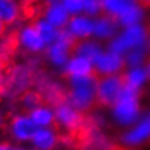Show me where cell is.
Masks as SVG:
<instances>
[{"label": "cell", "instance_id": "1", "mask_svg": "<svg viewBox=\"0 0 150 150\" xmlns=\"http://www.w3.org/2000/svg\"><path fill=\"white\" fill-rule=\"evenodd\" d=\"M69 84L66 92V103L80 113L89 112L97 107L96 91L98 78L96 75L65 78Z\"/></svg>", "mask_w": 150, "mask_h": 150}, {"label": "cell", "instance_id": "2", "mask_svg": "<svg viewBox=\"0 0 150 150\" xmlns=\"http://www.w3.org/2000/svg\"><path fill=\"white\" fill-rule=\"evenodd\" d=\"M116 120L122 125L132 123L139 116L140 106H139L137 89L125 85L120 93L115 106L112 107Z\"/></svg>", "mask_w": 150, "mask_h": 150}, {"label": "cell", "instance_id": "3", "mask_svg": "<svg viewBox=\"0 0 150 150\" xmlns=\"http://www.w3.org/2000/svg\"><path fill=\"white\" fill-rule=\"evenodd\" d=\"M126 85L125 73L98 79L96 91L97 107H113L120 93Z\"/></svg>", "mask_w": 150, "mask_h": 150}, {"label": "cell", "instance_id": "4", "mask_svg": "<svg viewBox=\"0 0 150 150\" xmlns=\"http://www.w3.org/2000/svg\"><path fill=\"white\" fill-rule=\"evenodd\" d=\"M126 67L127 61L125 60V57L112 51L102 52L93 61V70H94V74L98 79L123 74Z\"/></svg>", "mask_w": 150, "mask_h": 150}, {"label": "cell", "instance_id": "5", "mask_svg": "<svg viewBox=\"0 0 150 150\" xmlns=\"http://www.w3.org/2000/svg\"><path fill=\"white\" fill-rule=\"evenodd\" d=\"M3 130H5L14 140L17 141H27L31 140L37 132V126L28 116L16 115L10 116L4 123Z\"/></svg>", "mask_w": 150, "mask_h": 150}, {"label": "cell", "instance_id": "6", "mask_svg": "<svg viewBox=\"0 0 150 150\" xmlns=\"http://www.w3.org/2000/svg\"><path fill=\"white\" fill-rule=\"evenodd\" d=\"M19 43L21 54L23 50L29 52V54L31 52H41L46 46L33 23H29L28 25L19 29Z\"/></svg>", "mask_w": 150, "mask_h": 150}, {"label": "cell", "instance_id": "7", "mask_svg": "<svg viewBox=\"0 0 150 150\" xmlns=\"http://www.w3.org/2000/svg\"><path fill=\"white\" fill-rule=\"evenodd\" d=\"M93 28H94V22L92 21V18L85 16L71 17L66 25L67 31L79 41L88 40L91 36H93Z\"/></svg>", "mask_w": 150, "mask_h": 150}, {"label": "cell", "instance_id": "8", "mask_svg": "<svg viewBox=\"0 0 150 150\" xmlns=\"http://www.w3.org/2000/svg\"><path fill=\"white\" fill-rule=\"evenodd\" d=\"M135 5H139L137 0H100V6H102L100 17L111 18L116 22L121 14Z\"/></svg>", "mask_w": 150, "mask_h": 150}, {"label": "cell", "instance_id": "9", "mask_svg": "<svg viewBox=\"0 0 150 150\" xmlns=\"http://www.w3.org/2000/svg\"><path fill=\"white\" fill-rule=\"evenodd\" d=\"M150 139V115H146L132 130L126 132L122 141L127 145H137Z\"/></svg>", "mask_w": 150, "mask_h": 150}, {"label": "cell", "instance_id": "10", "mask_svg": "<svg viewBox=\"0 0 150 150\" xmlns=\"http://www.w3.org/2000/svg\"><path fill=\"white\" fill-rule=\"evenodd\" d=\"M87 75H96L93 70V64L83 57H71L67 65L64 69L62 76H87Z\"/></svg>", "mask_w": 150, "mask_h": 150}, {"label": "cell", "instance_id": "11", "mask_svg": "<svg viewBox=\"0 0 150 150\" xmlns=\"http://www.w3.org/2000/svg\"><path fill=\"white\" fill-rule=\"evenodd\" d=\"M43 16L46 17V21L52 27L56 29L65 28L70 21V14L64 8L62 4H54V5H46Z\"/></svg>", "mask_w": 150, "mask_h": 150}, {"label": "cell", "instance_id": "12", "mask_svg": "<svg viewBox=\"0 0 150 150\" xmlns=\"http://www.w3.org/2000/svg\"><path fill=\"white\" fill-rule=\"evenodd\" d=\"M32 140L36 150H55L59 144V135L52 129H40Z\"/></svg>", "mask_w": 150, "mask_h": 150}, {"label": "cell", "instance_id": "13", "mask_svg": "<svg viewBox=\"0 0 150 150\" xmlns=\"http://www.w3.org/2000/svg\"><path fill=\"white\" fill-rule=\"evenodd\" d=\"M100 46L94 41H89V40H83V41H78L76 45L74 47L73 51V57H83L89 60L92 64L93 61L102 54Z\"/></svg>", "mask_w": 150, "mask_h": 150}, {"label": "cell", "instance_id": "14", "mask_svg": "<svg viewBox=\"0 0 150 150\" xmlns=\"http://www.w3.org/2000/svg\"><path fill=\"white\" fill-rule=\"evenodd\" d=\"M0 19L8 28L21 22V8L16 0H0Z\"/></svg>", "mask_w": 150, "mask_h": 150}, {"label": "cell", "instance_id": "15", "mask_svg": "<svg viewBox=\"0 0 150 150\" xmlns=\"http://www.w3.org/2000/svg\"><path fill=\"white\" fill-rule=\"evenodd\" d=\"M94 22V28H93V36L99 40H106L113 36L116 29L118 28L117 23L107 17H98L96 18Z\"/></svg>", "mask_w": 150, "mask_h": 150}, {"label": "cell", "instance_id": "16", "mask_svg": "<svg viewBox=\"0 0 150 150\" xmlns=\"http://www.w3.org/2000/svg\"><path fill=\"white\" fill-rule=\"evenodd\" d=\"M144 12L145 10L140 5H135L129 10H126L123 14H121L117 18L116 23H117L118 27H122V28H130V27H134V25H137L140 24L142 17H144Z\"/></svg>", "mask_w": 150, "mask_h": 150}, {"label": "cell", "instance_id": "17", "mask_svg": "<svg viewBox=\"0 0 150 150\" xmlns=\"http://www.w3.org/2000/svg\"><path fill=\"white\" fill-rule=\"evenodd\" d=\"M29 118L35 122L36 126H43V127L50 126L51 129H54L55 126V115L52 113L51 108L46 106L38 107L37 110L32 111L29 113Z\"/></svg>", "mask_w": 150, "mask_h": 150}, {"label": "cell", "instance_id": "18", "mask_svg": "<svg viewBox=\"0 0 150 150\" xmlns=\"http://www.w3.org/2000/svg\"><path fill=\"white\" fill-rule=\"evenodd\" d=\"M36 25L37 31H38L41 38L43 40L45 45H51L56 42L57 40V36H59V29H56L55 27L48 23L46 19H38L37 22L33 23Z\"/></svg>", "mask_w": 150, "mask_h": 150}, {"label": "cell", "instance_id": "19", "mask_svg": "<svg viewBox=\"0 0 150 150\" xmlns=\"http://www.w3.org/2000/svg\"><path fill=\"white\" fill-rule=\"evenodd\" d=\"M83 13L88 18H98L102 16L100 0H83Z\"/></svg>", "mask_w": 150, "mask_h": 150}, {"label": "cell", "instance_id": "20", "mask_svg": "<svg viewBox=\"0 0 150 150\" xmlns=\"http://www.w3.org/2000/svg\"><path fill=\"white\" fill-rule=\"evenodd\" d=\"M61 4L71 17L79 16L83 12V0H62Z\"/></svg>", "mask_w": 150, "mask_h": 150}, {"label": "cell", "instance_id": "21", "mask_svg": "<svg viewBox=\"0 0 150 150\" xmlns=\"http://www.w3.org/2000/svg\"><path fill=\"white\" fill-rule=\"evenodd\" d=\"M137 4L144 10L150 9V0H137Z\"/></svg>", "mask_w": 150, "mask_h": 150}, {"label": "cell", "instance_id": "22", "mask_svg": "<svg viewBox=\"0 0 150 150\" xmlns=\"http://www.w3.org/2000/svg\"><path fill=\"white\" fill-rule=\"evenodd\" d=\"M6 31H8V27L5 25L4 22L0 19V40H1L3 37H4V35L6 33Z\"/></svg>", "mask_w": 150, "mask_h": 150}, {"label": "cell", "instance_id": "23", "mask_svg": "<svg viewBox=\"0 0 150 150\" xmlns=\"http://www.w3.org/2000/svg\"><path fill=\"white\" fill-rule=\"evenodd\" d=\"M13 146L10 145V142L8 141H3V142H0V150H10Z\"/></svg>", "mask_w": 150, "mask_h": 150}, {"label": "cell", "instance_id": "24", "mask_svg": "<svg viewBox=\"0 0 150 150\" xmlns=\"http://www.w3.org/2000/svg\"><path fill=\"white\" fill-rule=\"evenodd\" d=\"M62 0H43V4L48 5H54V4H61Z\"/></svg>", "mask_w": 150, "mask_h": 150}, {"label": "cell", "instance_id": "25", "mask_svg": "<svg viewBox=\"0 0 150 150\" xmlns=\"http://www.w3.org/2000/svg\"><path fill=\"white\" fill-rule=\"evenodd\" d=\"M4 123H5L4 118H3V116L0 115V129H3V127H4Z\"/></svg>", "mask_w": 150, "mask_h": 150}, {"label": "cell", "instance_id": "26", "mask_svg": "<svg viewBox=\"0 0 150 150\" xmlns=\"http://www.w3.org/2000/svg\"><path fill=\"white\" fill-rule=\"evenodd\" d=\"M146 73H148V78L150 80V61H149V66H148V70H146Z\"/></svg>", "mask_w": 150, "mask_h": 150}, {"label": "cell", "instance_id": "27", "mask_svg": "<svg viewBox=\"0 0 150 150\" xmlns=\"http://www.w3.org/2000/svg\"><path fill=\"white\" fill-rule=\"evenodd\" d=\"M10 150H24V149H22V148H17V146H16V148H12Z\"/></svg>", "mask_w": 150, "mask_h": 150}, {"label": "cell", "instance_id": "28", "mask_svg": "<svg viewBox=\"0 0 150 150\" xmlns=\"http://www.w3.org/2000/svg\"><path fill=\"white\" fill-rule=\"evenodd\" d=\"M33 150H36V149H33Z\"/></svg>", "mask_w": 150, "mask_h": 150}]
</instances>
